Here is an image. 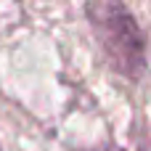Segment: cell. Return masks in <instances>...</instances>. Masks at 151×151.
Returning <instances> with one entry per match:
<instances>
[{"instance_id": "1", "label": "cell", "mask_w": 151, "mask_h": 151, "mask_svg": "<svg viewBox=\"0 0 151 151\" xmlns=\"http://www.w3.org/2000/svg\"><path fill=\"white\" fill-rule=\"evenodd\" d=\"M88 16L111 66L125 77H141L146 69V42L133 13L119 0H90Z\"/></svg>"}]
</instances>
